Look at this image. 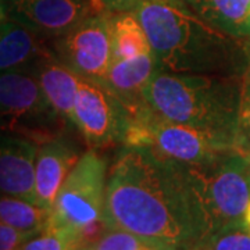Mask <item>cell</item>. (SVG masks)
<instances>
[{
  "mask_svg": "<svg viewBox=\"0 0 250 250\" xmlns=\"http://www.w3.org/2000/svg\"><path fill=\"white\" fill-rule=\"evenodd\" d=\"M102 220L107 228L177 250H193L211 232L187 168L135 146H121L108 170Z\"/></svg>",
  "mask_w": 250,
  "mask_h": 250,
  "instance_id": "obj_1",
  "label": "cell"
},
{
  "mask_svg": "<svg viewBox=\"0 0 250 250\" xmlns=\"http://www.w3.org/2000/svg\"><path fill=\"white\" fill-rule=\"evenodd\" d=\"M161 71L242 77L250 39L228 35L178 0H142L134 10Z\"/></svg>",
  "mask_w": 250,
  "mask_h": 250,
  "instance_id": "obj_2",
  "label": "cell"
},
{
  "mask_svg": "<svg viewBox=\"0 0 250 250\" xmlns=\"http://www.w3.org/2000/svg\"><path fill=\"white\" fill-rule=\"evenodd\" d=\"M242 77L159 71L146 89L149 106L161 117L236 142Z\"/></svg>",
  "mask_w": 250,
  "mask_h": 250,
  "instance_id": "obj_3",
  "label": "cell"
},
{
  "mask_svg": "<svg viewBox=\"0 0 250 250\" xmlns=\"http://www.w3.org/2000/svg\"><path fill=\"white\" fill-rule=\"evenodd\" d=\"M121 146L149 149L161 159L181 166H203L236 150L233 138L167 120L150 106L129 117Z\"/></svg>",
  "mask_w": 250,
  "mask_h": 250,
  "instance_id": "obj_4",
  "label": "cell"
},
{
  "mask_svg": "<svg viewBox=\"0 0 250 250\" xmlns=\"http://www.w3.org/2000/svg\"><path fill=\"white\" fill-rule=\"evenodd\" d=\"M68 123L47 102L35 75L27 70L0 74V132L38 145L65 134Z\"/></svg>",
  "mask_w": 250,
  "mask_h": 250,
  "instance_id": "obj_5",
  "label": "cell"
},
{
  "mask_svg": "<svg viewBox=\"0 0 250 250\" xmlns=\"http://www.w3.org/2000/svg\"><path fill=\"white\" fill-rule=\"evenodd\" d=\"M202 196L211 231L241 221L250 202V154L239 149L203 166H184Z\"/></svg>",
  "mask_w": 250,
  "mask_h": 250,
  "instance_id": "obj_6",
  "label": "cell"
},
{
  "mask_svg": "<svg viewBox=\"0 0 250 250\" xmlns=\"http://www.w3.org/2000/svg\"><path fill=\"white\" fill-rule=\"evenodd\" d=\"M108 164L95 149L81 154L54 199L46 228L83 229L103 218Z\"/></svg>",
  "mask_w": 250,
  "mask_h": 250,
  "instance_id": "obj_7",
  "label": "cell"
},
{
  "mask_svg": "<svg viewBox=\"0 0 250 250\" xmlns=\"http://www.w3.org/2000/svg\"><path fill=\"white\" fill-rule=\"evenodd\" d=\"M111 14L93 13L52 41L54 56L81 78L102 82L113 60Z\"/></svg>",
  "mask_w": 250,
  "mask_h": 250,
  "instance_id": "obj_8",
  "label": "cell"
},
{
  "mask_svg": "<svg viewBox=\"0 0 250 250\" xmlns=\"http://www.w3.org/2000/svg\"><path fill=\"white\" fill-rule=\"evenodd\" d=\"M128 124V111L103 83L81 78L74 106V126L90 149L123 145Z\"/></svg>",
  "mask_w": 250,
  "mask_h": 250,
  "instance_id": "obj_9",
  "label": "cell"
},
{
  "mask_svg": "<svg viewBox=\"0 0 250 250\" xmlns=\"http://www.w3.org/2000/svg\"><path fill=\"white\" fill-rule=\"evenodd\" d=\"M4 16L43 39L64 35L93 14L89 0H0Z\"/></svg>",
  "mask_w": 250,
  "mask_h": 250,
  "instance_id": "obj_10",
  "label": "cell"
},
{
  "mask_svg": "<svg viewBox=\"0 0 250 250\" xmlns=\"http://www.w3.org/2000/svg\"><path fill=\"white\" fill-rule=\"evenodd\" d=\"M81 153L65 134L41 143L35 159L34 202L45 208H52L62 182L80 160Z\"/></svg>",
  "mask_w": 250,
  "mask_h": 250,
  "instance_id": "obj_11",
  "label": "cell"
},
{
  "mask_svg": "<svg viewBox=\"0 0 250 250\" xmlns=\"http://www.w3.org/2000/svg\"><path fill=\"white\" fill-rule=\"evenodd\" d=\"M38 146L24 136L0 132V193L34 202Z\"/></svg>",
  "mask_w": 250,
  "mask_h": 250,
  "instance_id": "obj_12",
  "label": "cell"
},
{
  "mask_svg": "<svg viewBox=\"0 0 250 250\" xmlns=\"http://www.w3.org/2000/svg\"><path fill=\"white\" fill-rule=\"evenodd\" d=\"M159 70L153 53L125 60H111L107 74L100 83L121 102L131 117L149 106L146 89Z\"/></svg>",
  "mask_w": 250,
  "mask_h": 250,
  "instance_id": "obj_13",
  "label": "cell"
},
{
  "mask_svg": "<svg viewBox=\"0 0 250 250\" xmlns=\"http://www.w3.org/2000/svg\"><path fill=\"white\" fill-rule=\"evenodd\" d=\"M27 71L35 75L54 111L74 126V106L80 88V75L60 62L53 52L42 57Z\"/></svg>",
  "mask_w": 250,
  "mask_h": 250,
  "instance_id": "obj_14",
  "label": "cell"
},
{
  "mask_svg": "<svg viewBox=\"0 0 250 250\" xmlns=\"http://www.w3.org/2000/svg\"><path fill=\"white\" fill-rule=\"evenodd\" d=\"M52 52L46 39L29 28L7 17L0 21V74L29 70Z\"/></svg>",
  "mask_w": 250,
  "mask_h": 250,
  "instance_id": "obj_15",
  "label": "cell"
},
{
  "mask_svg": "<svg viewBox=\"0 0 250 250\" xmlns=\"http://www.w3.org/2000/svg\"><path fill=\"white\" fill-rule=\"evenodd\" d=\"M188 6L217 29L250 39V0H192Z\"/></svg>",
  "mask_w": 250,
  "mask_h": 250,
  "instance_id": "obj_16",
  "label": "cell"
},
{
  "mask_svg": "<svg viewBox=\"0 0 250 250\" xmlns=\"http://www.w3.org/2000/svg\"><path fill=\"white\" fill-rule=\"evenodd\" d=\"M110 29L113 60L134 59L152 53L147 35L132 10L111 14Z\"/></svg>",
  "mask_w": 250,
  "mask_h": 250,
  "instance_id": "obj_17",
  "label": "cell"
},
{
  "mask_svg": "<svg viewBox=\"0 0 250 250\" xmlns=\"http://www.w3.org/2000/svg\"><path fill=\"white\" fill-rule=\"evenodd\" d=\"M50 210L22 197L0 193V223L35 235L46 229Z\"/></svg>",
  "mask_w": 250,
  "mask_h": 250,
  "instance_id": "obj_18",
  "label": "cell"
},
{
  "mask_svg": "<svg viewBox=\"0 0 250 250\" xmlns=\"http://www.w3.org/2000/svg\"><path fill=\"white\" fill-rule=\"evenodd\" d=\"M85 245L82 229L46 228L24 242L20 250H80Z\"/></svg>",
  "mask_w": 250,
  "mask_h": 250,
  "instance_id": "obj_19",
  "label": "cell"
},
{
  "mask_svg": "<svg viewBox=\"0 0 250 250\" xmlns=\"http://www.w3.org/2000/svg\"><path fill=\"white\" fill-rule=\"evenodd\" d=\"M193 250H250V232L242 221L227 224L211 231Z\"/></svg>",
  "mask_w": 250,
  "mask_h": 250,
  "instance_id": "obj_20",
  "label": "cell"
},
{
  "mask_svg": "<svg viewBox=\"0 0 250 250\" xmlns=\"http://www.w3.org/2000/svg\"><path fill=\"white\" fill-rule=\"evenodd\" d=\"M149 242L135 233L118 228H107L98 239L85 245L80 250H142Z\"/></svg>",
  "mask_w": 250,
  "mask_h": 250,
  "instance_id": "obj_21",
  "label": "cell"
},
{
  "mask_svg": "<svg viewBox=\"0 0 250 250\" xmlns=\"http://www.w3.org/2000/svg\"><path fill=\"white\" fill-rule=\"evenodd\" d=\"M236 146L239 150L250 154V65L242 75L236 118Z\"/></svg>",
  "mask_w": 250,
  "mask_h": 250,
  "instance_id": "obj_22",
  "label": "cell"
},
{
  "mask_svg": "<svg viewBox=\"0 0 250 250\" xmlns=\"http://www.w3.org/2000/svg\"><path fill=\"white\" fill-rule=\"evenodd\" d=\"M31 236L34 235L18 231L13 227L0 223V250H20L24 242Z\"/></svg>",
  "mask_w": 250,
  "mask_h": 250,
  "instance_id": "obj_23",
  "label": "cell"
},
{
  "mask_svg": "<svg viewBox=\"0 0 250 250\" xmlns=\"http://www.w3.org/2000/svg\"><path fill=\"white\" fill-rule=\"evenodd\" d=\"M142 0H89L93 13H123L134 10Z\"/></svg>",
  "mask_w": 250,
  "mask_h": 250,
  "instance_id": "obj_24",
  "label": "cell"
},
{
  "mask_svg": "<svg viewBox=\"0 0 250 250\" xmlns=\"http://www.w3.org/2000/svg\"><path fill=\"white\" fill-rule=\"evenodd\" d=\"M142 250H177L171 246H166V245H160V243H147Z\"/></svg>",
  "mask_w": 250,
  "mask_h": 250,
  "instance_id": "obj_25",
  "label": "cell"
},
{
  "mask_svg": "<svg viewBox=\"0 0 250 250\" xmlns=\"http://www.w3.org/2000/svg\"><path fill=\"white\" fill-rule=\"evenodd\" d=\"M242 224L245 225V228L248 229L250 232V202L248 207H246V210H245V213H243V217H242Z\"/></svg>",
  "mask_w": 250,
  "mask_h": 250,
  "instance_id": "obj_26",
  "label": "cell"
},
{
  "mask_svg": "<svg viewBox=\"0 0 250 250\" xmlns=\"http://www.w3.org/2000/svg\"><path fill=\"white\" fill-rule=\"evenodd\" d=\"M4 17H6V16H4V11H3V7H1V3H0V21Z\"/></svg>",
  "mask_w": 250,
  "mask_h": 250,
  "instance_id": "obj_27",
  "label": "cell"
},
{
  "mask_svg": "<svg viewBox=\"0 0 250 250\" xmlns=\"http://www.w3.org/2000/svg\"><path fill=\"white\" fill-rule=\"evenodd\" d=\"M178 1H182V3H185V4H188V3H190L192 0H178Z\"/></svg>",
  "mask_w": 250,
  "mask_h": 250,
  "instance_id": "obj_28",
  "label": "cell"
}]
</instances>
